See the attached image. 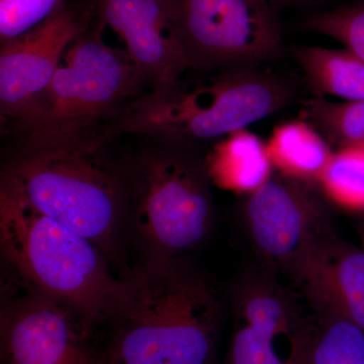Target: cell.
I'll list each match as a JSON object with an SVG mask.
<instances>
[{
  "instance_id": "obj_1",
  "label": "cell",
  "mask_w": 364,
  "mask_h": 364,
  "mask_svg": "<svg viewBox=\"0 0 364 364\" xmlns=\"http://www.w3.org/2000/svg\"><path fill=\"white\" fill-rule=\"evenodd\" d=\"M114 122L55 124L4 138L1 176L36 210L116 256L128 218L133 150Z\"/></svg>"
},
{
  "instance_id": "obj_2",
  "label": "cell",
  "mask_w": 364,
  "mask_h": 364,
  "mask_svg": "<svg viewBox=\"0 0 364 364\" xmlns=\"http://www.w3.org/2000/svg\"><path fill=\"white\" fill-rule=\"evenodd\" d=\"M109 318L122 364H213L224 306L178 260H149L119 279Z\"/></svg>"
},
{
  "instance_id": "obj_3",
  "label": "cell",
  "mask_w": 364,
  "mask_h": 364,
  "mask_svg": "<svg viewBox=\"0 0 364 364\" xmlns=\"http://www.w3.org/2000/svg\"><path fill=\"white\" fill-rule=\"evenodd\" d=\"M0 245L14 279L65 301L93 322L111 315L119 279L92 241L33 208L0 177Z\"/></svg>"
},
{
  "instance_id": "obj_4",
  "label": "cell",
  "mask_w": 364,
  "mask_h": 364,
  "mask_svg": "<svg viewBox=\"0 0 364 364\" xmlns=\"http://www.w3.org/2000/svg\"><path fill=\"white\" fill-rule=\"evenodd\" d=\"M130 163L128 219L150 260H177L200 247L215 226L212 179L200 143L138 136Z\"/></svg>"
},
{
  "instance_id": "obj_5",
  "label": "cell",
  "mask_w": 364,
  "mask_h": 364,
  "mask_svg": "<svg viewBox=\"0 0 364 364\" xmlns=\"http://www.w3.org/2000/svg\"><path fill=\"white\" fill-rule=\"evenodd\" d=\"M294 88L257 66L215 72L200 82L183 77L148 91L114 121L124 135L160 134L200 143L245 130L291 104Z\"/></svg>"
},
{
  "instance_id": "obj_6",
  "label": "cell",
  "mask_w": 364,
  "mask_h": 364,
  "mask_svg": "<svg viewBox=\"0 0 364 364\" xmlns=\"http://www.w3.org/2000/svg\"><path fill=\"white\" fill-rule=\"evenodd\" d=\"M97 16L68 48L49 85L14 132L91 122H114L148 86L126 49L102 38Z\"/></svg>"
},
{
  "instance_id": "obj_7",
  "label": "cell",
  "mask_w": 364,
  "mask_h": 364,
  "mask_svg": "<svg viewBox=\"0 0 364 364\" xmlns=\"http://www.w3.org/2000/svg\"><path fill=\"white\" fill-rule=\"evenodd\" d=\"M191 71L257 66L277 56L282 33L267 0H170Z\"/></svg>"
},
{
  "instance_id": "obj_8",
  "label": "cell",
  "mask_w": 364,
  "mask_h": 364,
  "mask_svg": "<svg viewBox=\"0 0 364 364\" xmlns=\"http://www.w3.org/2000/svg\"><path fill=\"white\" fill-rule=\"evenodd\" d=\"M14 282L2 304V364H104L93 341L97 323L65 301Z\"/></svg>"
},
{
  "instance_id": "obj_9",
  "label": "cell",
  "mask_w": 364,
  "mask_h": 364,
  "mask_svg": "<svg viewBox=\"0 0 364 364\" xmlns=\"http://www.w3.org/2000/svg\"><path fill=\"white\" fill-rule=\"evenodd\" d=\"M243 217L260 265L287 277L313 246L333 232L313 184L280 173L247 196Z\"/></svg>"
},
{
  "instance_id": "obj_10",
  "label": "cell",
  "mask_w": 364,
  "mask_h": 364,
  "mask_svg": "<svg viewBox=\"0 0 364 364\" xmlns=\"http://www.w3.org/2000/svg\"><path fill=\"white\" fill-rule=\"evenodd\" d=\"M277 275L260 265L235 284L227 364H294L308 314Z\"/></svg>"
},
{
  "instance_id": "obj_11",
  "label": "cell",
  "mask_w": 364,
  "mask_h": 364,
  "mask_svg": "<svg viewBox=\"0 0 364 364\" xmlns=\"http://www.w3.org/2000/svg\"><path fill=\"white\" fill-rule=\"evenodd\" d=\"M97 18L87 1H68L49 20L0 43L1 136L20 124L45 90L67 48Z\"/></svg>"
},
{
  "instance_id": "obj_12",
  "label": "cell",
  "mask_w": 364,
  "mask_h": 364,
  "mask_svg": "<svg viewBox=\"0 0 364 364\" xmlns=\"http://www.w3.org/2000/svg\"><path fill=\"white\" fill-rule=\"evenodd\" d=\"M91 1L98 20L124 41L149 91L172 85L191 71L170 0Z\"/></svg>"
},
{
  "instance_id": "obj_13",
  "label": "cell",
  "mask_w": 364,
  "mask_h": 364,
  "mask_svg": "<svg viewBox=\"0 0 364 364\" xmlns=\"http://www.w3.org/2000/svg\"><path fill=\"white\" fill-rule=\"evenodd\" d=\"M310 308L350 321L364 331V249L334 232L313 246L289 275Z\"/></svg>"
},
{
  "instance_id": "obj_14",
  "label": "cell",
  "mask_w": 364,
  "mask_h": 364,
  "mask_svg": "<svg viewBox=\"0 0 364 364\" xmlns=\"http://www.w3.org/2000/svg\"><path fill=\"white\" fill-rule=\"evenodd\" d=\"M205 164L213 183L237 195H250L274 174L267 143L246 129L220 139Z\"/></svg>"
},
{
  "instance_id": "obj_15",
  "label": "cell",
  "mask_w": 364,
  "mask_h": 364,
  "mask_svg": "<svg viewBox=\"0 0 364 364\" xmlns=\"http://www.w3.org/2000/svg\"><path fill=\"white\" fill-rule=\"evenodd\" d=\"M274 169L306 183H318L333 155L331 145L306 119L280 124L267 142Z\"/></svg>"
},
{
  "instance_id": "obj_16",
  "label": "cell",
  "mask_w": 364,
  "mask_h": 364,
  "mask_svg": "<svg viewBox=\"0 0 364 364\" xmlns=\"http://www.w3.org/2000/svg\"><path fill=\"white\" fill-rule=\"evenodd\" d=\"M293 56L305 73L314 97L364 100V60L350 50L298 46Z\"/></svg>"
},
{
  "instance_id": "obj_17",
  "label": "cell",
  "mask_w": 364,
  "mask_h": 364,
  "mask_svg": "<svg viewBox=\"0 0 364 364\" xmlns=\"http://www.w3.org/2000/svg\"><path fill=\"white\" fill-rule=\"evenodd\" d=\"M294 364H364V331L337 314L311 308Z\"/></svg>"
},
{
  "instance_id": "obj_18",
  "label": "cell",
  "mask_w": 364,
  "mask_h": 364,
  "mask_svg": "<svg viewBox=\"0 0 364 364\" xmlns=\"http://www.w3.org/2000/svg\"><path fill=\"white\" fill-rule=\"evenodd\" d=\"M301 116L330 145H364V100L333 102L325 97H313L304 102Z\"/></svg>"
},
{
  "instance_id": "obj_19",
  "label": "cell",
  "mask_w": 364,
  "mask_h": 364,
  "mask_svg": "<svg viewBox=\"0 0 364 364\" xmlns=\"http://www.w3.org/2000/svg\"><path fill=\"white\" fill-rule=\"evenodd\" d=\"M318 184L340 207L364 210V145L346 146L333 153Z\"/></svg>"
},
{
  "instance_id": "obj_20",
  "label": "cell",
  "mask_w": 364,
  "mask_h": 364,
  "mask_svg": "<svg viewBox=\"0 0 364 364\" xmlns=\"http://www.w3.org/2000/svg\"><path fill=\"white\" fill-rule=\"evenodd\" d=\"M306 30L338 41L364 60V0L312 16Z\"/></svg>"
},
{
  "instance_id": "obj_21",
  "label": "cell",
  "mask_w": 364,
  "mask_h": 364,
  "mask_svg": "<svg viewBox=\"0 0 364 364\" xmlns=\"http://www.w3.org/2000/svg\"><path fill=\"white\" fill-rule=\"evenodd\" d=\"M68 0H0V43L49 20Z\"/></svg>"
},
{
  "instance_id": "obj_22",
  "label": "cell",
  "mask_w": 364,
  "mask_h": 364,
  "mask_svg": "<svg viewBox=\"0 0 364 364\" xmlns=\"http://www.w3.org/2000/svg\"><path fill=\"white\" fill-rule=\"evenodd\" d=\"M104 364H122L121 361L117 358V356L114 353L109 354V358L105 361Z\"/></svg>"
},
{
  "instance_id": "obj_23",
  "label": "cell",
  "mask_w": 364,
  "mask_h": 364,
  "mask_svg": "<svg viewBox=\"0 0 364 364\" xmlns=\"http://www.w3.org/2000/svg\"><path fill=\"white\" fill-rule=\"evenodd\" d=\"M267 1L270 2V4L274 6L275 4H282V2H286V4H289V2L306 1V0H267Z\"/></svg>"
},
{
  "instance_id": "obj_24",
  "label": "cell",
  "mask_w": 364,
  "mask_h": 364,
  "mask_svg": "<svg viewBox=\"0 0 364 364\" xmlns=\"http://www.w3.org/2000/svg\"><path fill=\"white\" fill-rule=\"evenodd\" d=\"M363 248L364 249V227H363Z\"/></svg>"
}]
</instances>
